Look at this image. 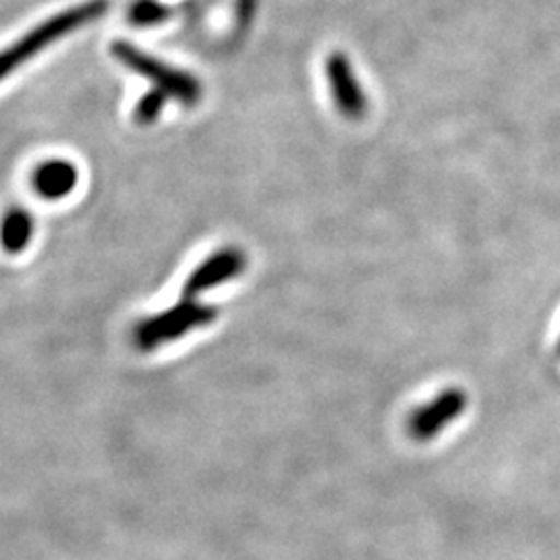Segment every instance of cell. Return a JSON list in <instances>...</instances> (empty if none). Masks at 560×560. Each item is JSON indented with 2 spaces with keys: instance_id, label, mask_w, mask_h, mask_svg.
<instances>
[{
  "instance_id": "obj_10",
  "label": "cell",
  "mask_w": 560,
  "mask_h": 560,
  "mask_svg": "<svg viewBox=\"0 0 560 560\" xmlns=\"http://www.w3.org/2000/svg\"><path fill=\"white\" fill-rule=\"evenodd\" d=\"M168 101V96L161 92V90H150L145 96H141L138 104H136V110H133V117L140 122V125H152L154 120L161 119L162 110H164V104Z\"/></svg>"
},
{
  "instance_id": "obj_7",
  "label": "cell",
  "mask_w": 560,
  "mask_h": 560,
  "mask_svg": "<svg viewBox=\"0 0 560 560\" xmlns=\"http://www.w3.org/2000/svg\"><path fill=\"white\" fill-rule=\"evenodd\" d=\"M80 183L78 166L67 159L44 161L32 173V187L42 200H65Z\"/></svg>"
},
{
  "instance_id": "obj_11",
  "label": "cell",
  "mask_w": 560,
  "mask_h": 560,
  "mask_svg": "<svg viewBox=\"0 0 560 560\" xmlns=\"http://www.w3.org/2000/svg\"><path fill=\"white\" fill-rule=\"evenodd\" d=\"M559 353H560V340H559Z\"/></svg>"
},
{
  "instance_id": "obj_8",
  "label": "cell",
  "mask_w": 560,
  "mask_h": 560,
  "mask_svg": "<svg viewBox=\"0 0 560 560\" xmlns=\"http://www.w3.org/2000/svg\"><path fill=\"white\" fill-rule=\"evenodd\" d=\"M34 231L36 224L27 210L9 208L0 219V247L11 256H20L34 240Z\"/></svg>"
},
{
  "instance_id": "obj_1",
  "label": "cell",
  "mask_w": 560,
  "mask_h": 560,
  "mask_svg": "<svg viewBox=\"0 0 560 560\" xmlns=\"http://www.w3.org/2000/svg\"><path fill=\"white\" fill-rule=\"evenodd\" d=\"M108 0H85L78 7H69L57 15L32 27L27 34L11 42L0 50V81L13 75L23 65L36 59L50 44L67 38L69 34L78 32L83 25L101 20L108 11Z\"/></svg>"
},
{
  "instance_id": "obj_2",
  "label": "cell",
  "mask_w": 560,
  "mask_h": 560,
  "mask_svg": "<svg viewBox=\"0 0 560 560\" xmlns=\"http://www.w3.org/2000/svg\"><path fill=\"white\" fill-rule=\"evenodd\" d=\"M110 52L115 59L119 60L120 65H125L127 69H131L141 78L152 81L156 85V90L164 92L168 98H175L187 106H194L200 102L201 85L194 75L150 57L148 52L136 48L131 42H115Z\"/></svg>"
},
{
  "instance_id": "obj_6",
  "label": "cell",
  "mask_w": 560,
  "mask_h": 560,
  "mask_svg": "<svg viewBox=\"0 0 560 560\" xmlns=\"http://www.w3.org/2000/svg\"><path fill=\"white\" fill-rule=\"evenodd\" d=\"M243 270H245V254L243 252L235 247L221 249V252L212 254L208 260L201 261L200 266L189 275V279L185 280V287H183V295H185V300H194L203 291L235 279Z\"/></svg>"
},
{
  "instance_id": "obj_5",
  "label": "cell",
  "mask_w": 560,
  "mask_h": 560,
  "mask_svg": "<svg viewBox=\"0 0 560 560\" xmlns=\"http://www.w3.org/2000/svg\"><path fill=\"white\" fill-rule=\"evenodd\" d=\"M326 78L330 85L332 101L337 104L342 117L358 120L365 117L368 110V98L361 88L360 80L355 78L351 62L347 55L342 52H332L326 60Z\"/></svg>"
},
{
  "instance_id": "obj_4",
  "label": "cell",
  "mask_w": 560,
  "mask_h": 560,
  "mask_svg": "<svg viewBox=\"0 0 560 560\" xmlns=\"http://www.w3.org/2000/svg\"><path fill=\"white\" fill-rule=\"evenodd\" d=\"M467 407V395L460 388H446L436 399L421 405L409 420V432L418 441L439 436L451 421L459 420Z\"/></svg>"
},
{
  "instance_id": "obj_3",
  "label": "cell",
  "mask_w": 560,
  "mask_h": 560,
  "mask_svg": "<svg viewBox=\"0 0 560 560\" xmlns=\"http://www.w3.org/2000/svg\"><path fill=\"white\" fill-rule=\"evenodd\" d=\"M219 312L212 305H201L194 300H185L166 312L141 320L133 330V342L140 351H154L164 342L177 340L201 326L217 320Z\"/></svg>"
},
{
  "instance_id": "obj_9",
  "label": "cell",
  "mask_w": 560,
  "mask_h": 560,
  "mask_svg": "<svg viewBox=\"0 0 560 560\" xmlns=\"http://www.w3.org/2000/svg\"><path fill=\"white\" fill-rule=\"evenodd\" d=\"M168 18H171V9L156 0H138L129 11V21L140 27L156 25Z\"/></svg>"
}]
</instances>
